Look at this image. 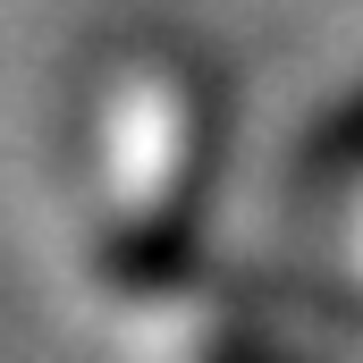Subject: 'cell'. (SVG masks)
Segmentation results:
<instances>
[{
    "label": "cell",
    "instance_id": "obj_1",
    "mask_svg": "<svg viewBox=\"0 0 363 363\" xmlns=\"http://www.w3.org/2000/svg\"><path fill=\"white\" fill-rule=\"evenodd\" d=\"M186 85L161 60L110 68L101 93H85V135H77V220L85 237H161L152 220H169L186 194Z\"/></svg>",
    "mask_w": 363,
    "mask_h": 363
}]
</instances>
